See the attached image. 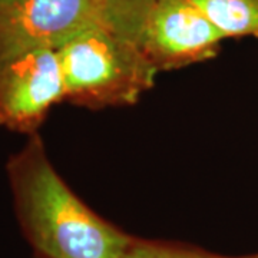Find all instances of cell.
Returning <instances> with one entry per match:
<instances>
[{
  "instance_id": "1",
  "label": "cell",
  "mask_w": 258,
  "mask_h": 258,
  "mask_svg": "<svg viewBox=\"0 0 258 258\" xmlns=\"http://www.w3.org/2000/svg\"><path fill=\"white\" fill-rule=\"evenodd\" d=\"M8 176L19 227L37 257L120 258L135 238L68 186L37 134L10 157Z\"/></svg>"
},
{
  "instance_id": "2",
  "label": "cell",
  "mask_w": 258,
  "mask_h": 258,
  "mask_svg": "<svg viewBox=\"0 0 258 258\" xmlns=\"http://www.w3.org/2000/svg\"><path fill=\"white\" fill-rule=\"evenodd\" d=\"M56 52L64 101L89 109L137 103L159 72L137 42L102 25L83 30Z\"/></svg>"
},
{
  "instance_id": "3",
  "label": "cell",
  "mask_w": 258,
  "mask_h": 258,
  "mask_svg": "<svg viewBox=\"0 0 258 258\" xmlns=\"http://www.w3.org/2000/svg\"><path fill=\"white\" fill-rule=\"evenodd\" d=\"M102 25L98 0H0V64Z\"/></svg>"
},
{
  "instance_id": "4",
  "label": "cell",
  "mask_w": 258,
  "mask_h": 258,
  "mask_svg": "<svg viewBox=\"0 0 258 258\" xmlns=\"http://www.w3.org/2000/svg\"><path fill=\"white\" fill-rule=\"evenodd\" d=\"M225 40L192 0H157L138 37L158 71H172L217 56Z\"/></svg>"
},
{
  "instance_id": "5",
  "label": "cell",
  "mask_w": 258,
  "mask_h": 258,
  "mask_svg": "<svg viewBox=\"0 0 258 258\" xmlns=\"http://www.w3.org/2000/svg\"><path fill=\"white\" fill-rule=\"evenodd\" d=\"M63 101V75L55 49L29 52L0 64V126L33 135Z\"/></svg>"
},
{
  "instance_id": "6",
  "label": "cell",
  "mask_w": 258,
  "mask_h": 258,
  "mask_svg": "<svg viewBox=\"0 0 258 258\" xmlns=\"http://www.w3.org/2000/svg\"><path fill=\"white\" fill-rule=\"evenodd\" d=\"M207 19L230 37H258V0H192Z\"/></svg>"
},
{
  "instance_id": "7",
  "label": "cell",
  "mask_w": 258,
  "mask_h": 258,
  "mask_svg": "<svg viewBox=\"0 0 258 258\" xmlns=\"http://www.w3.org/2000/svg\"><path fill=\"white\" fill-rule=\"evenodd\" d=\"M155 3L157 0H98L103 26L137 43L142 25Z\"/></svg>"
},
{
  "instance_id": "8",
  "label": "cell",
  "mask_w": 258,
  "mask_h": 258,
  "mask_svg": "<svg viewBox=\"0 0 258 258\" xmlns=\"http://www.w3.org/2000/svg\"><path fill=\"white\" fill-rule=\"evenodd\" d=\"M120 258H254L252 255H222L207 249L166 241L134 238Z\"/></svg>"
},
{
  "instance_id": "9",
  "label": "cell",
  "mask_w": 258,
  "mask_h": 258,
  "mask_svg": "<svg viewBox=\"0 0 258 258\" xmlns=\"http://www.w3.org/2000/svg\"><path fill=\"white\" fill-rule=\"evenodd\" d=\"M254 258H258V254H254Z\"/></svg>"
},
{
  "instance_id": "10",
  "label": "cell",
  "mask_w": 258,
  "mask_h": 258,
  "mask_svg": "<svg viewBox=\"0 0 258 258\" xmlns=\"http://www.w3.org/2000/svg\"><path fill=\"white\" fill-rule=\"evenodd\" d=\"M33 258H40V257H37V255H35V257H33Z\"/></svg>"
}]
</instances>
